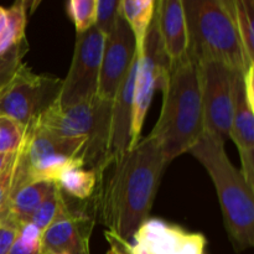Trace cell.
Masks as SVG:
<instances>
[{"label":"cell","instance_id":"obj_6","mask_svg":"<svg viewBox=\"0 0 254 254\" xmlns=\"http://www.w3.org/2000/svg\"><path fill=\"white\" fill-rule=\"evenodd\" d=\"M112 102L96 97L92 101L62 108L55 101L32 123L56 135L87 139L86 165L96 170L108 150Z\"/></svg>","mask_w":254,"mask_h":254},{"label":"cell","instance_id":"obj_27","mask_svg":"<svg viewBox=\"0 0 254 254\" xmlns=\"http://www.w3.org/2000/svg\"><path fill=\"white\" fill-rule=\"evenodd\" d=\"M16 156L17 151L16 154H15V158L12 159L11 163H10L9 165L5 166L2 170H0V206L4 203L7 195H9L10 190H11L15 170H16Z\"/></svg>","mask_w":254,"mask_h":254},{"label":"cell","instance_id":"obj_30","mask_svg":"<svg viewBox=\"0 0 254 254\" xmlns=\"http://www.w3.org/2000/svg\"><path fill=\"white\" fill-rule=\"evenodd\" d=\"M254 66H251L243 74V89H245L246 98L248 106L254 111Z\"/></svg>","mask_w":254,"mask_h":254},{"label":"cell","instance_id":"obj_22","mask_svg":"<svg viewBox=\"0 0 254 254\" xmlns=\"http://www.w3.org/2000/svg\"><path fill=\"white\" fill-rule=\"evenodd\" d=\"M77 35L84 34L94 26L96 22L97 0H71L66 5Z\"/></svg>","mask_w":254,"mask_h":254},{"label":"cell","instance_id":"obj_34","mask_svg":"<svg viewBox=\"0 0 254 254\" xmlns=\"http://www.w3.org/2000/svg\"><path fill=\"white\" fill-rule=\"evenodd\" d=\"M46 254H64V253H46Z\"/></svg>","mask_w":254,"mask_h":254},{"label":"cell","instance_id":"obj_26","mask_svg":"<svg viewBox=\"0 0 254 254\" xmlns=\"http://www.w3.org/2000/svg\"><path fill=\"white\" fill-rule=\"evenodd\" d=\"M119 12H121V0H97L94 27L104 36H107L113 29Z\"/></svg>","mask_w":254,"mask_h":254},{"label":"cell","instance_id":"obj_12","mask_svg":"<svg viewBox=\"0 0 254 254\" xmlns=\"http://www.w3.org/2000/svg\"><path fill=\"white\" fill-rule=\"evenodd\" d=\"M131 238V254H206L207 245L202 233L160 218H148Z\"/></svg>","mask_w":254,"mask_h":254},{"label":"cell","instance_id":"obj_3","mask_svg":"<svg viewBox=\"0 0 254 254\" xmlns=\"http://www.w3.org/2000/svg\"><path fill=\"white\" fill-rule=\"evenodd\" d=\"M189 154L210 175L223 216L226 232L236 252L254 246V190L248 186L241 170L228 159L225 140L203 133Z\"/></svg>","mask_w":254,"mask_h":254},{"label":"cell","instance_id":"obj_32","mask_svg":"<svg viewBox=\"0 0 254 254\" xmlns=\"http://www.w3.org/2000/svg\"><path fill=\"white\" fill-rule=\"evenodd\" d=\"M6 24H7V11L6 9L0 6V35H1V32L4 31Z\"/></svg>","mask_w":254,"mask_h":254},{"label":"cell","instance_id":"obj_15","mask_svg":"<svg viewBox=\"0 0 254 254\" xmlns=\"http://www.w3.org/2000/svg\"><path fill=\"white\" fill-rule=\"evenodd\" d=\"M155 20L164 52L170 64L188 54V27L183 0H160L155 5Z\"/></svg>","mask_w":254,"mask_h":254},{"label":"cell","instance_id":"obj_1","mask_svg":"<svg viewBox=\"0 0 254 254\" xmlns=\"http://www.w3.org/2000/svg\"><path fill=\"white\" fill-rule=\"evenodd\" d=\"M166 164L158 141L149 134L133 149L94 170V221L124 241L149 218Z\"/></svg>","mask_w":254,"mask_h":254},{"label":"cell","instance_id":"obj_25","mask_svg":"<svg viewBox=\"0 0 254 254\" xmlns=\"http://www.w3.org/2000/svg\"><path fill=\"white\" fill-rule=\"evenodd\" d=\"M26 39L19 45L14 46L6 51L5 54L0 55V86H6L11 81L15 72L19 69L24 62L22 59L27 52Z\"/></svg>","mask_w":254,"mask_h":254},{"label":"cell","instance_id":"obj_13","mask_svg":"<svg viewBox=\"0 0 254 254\" xmlns=\"http://www.w3.org/2000/svg\"><path fill=\"white\" fill-rule=\"evenodd\" d=\"M136 69H138V55L134 59L128 74L126 76L123 83L121 84L113 102H112L108 150H107L106 159L102 164L119 159L129 149L131 136V122H133V98Z\"/></svg>","mask_w":254,"mask_h":254},{"label":"cell","instance_id":"obj_33","mask_svg":"<svg viewBox=\"0 0 254 254\" xmlns=\"http://www.w3.org/2000/svg\"><path fill=\"white\" fill-rule=\"evenodd\" d=\"M5 87H6V86H0V92H1V91H2V89H4V88H5Z\"/></svg>","mask_w":254,"mask_h":254},{"label":"cell","instance_id":"obj_28","mask_svg":"<svg viewBox=\"0 0 254 254\" xmlns=\"http://www.w3.org/2000/svg\"><path fill=\"white\" fill-rule=\"evenodd\" d=\"M17 228L0 223V254H9L17 235Z\"/></svg>","mask_w":254,"mask_h":254},{"label":"cell","instance_id":"obj_4","mask_svg":"<svg viewBox=\"0 0 254 254\" xmlns=\"http://www.w3.org/2000/svg\"><path fill=\"white\" fill-rule=\"evenodd\" d=\"M188 54L197 62H218L238 73L250 68L236 22L235 0H185Z\"/></svg>","mask_w":254,"mask_h":254},{"label":"cell","instance_id":"obj_2","mask_svg":"<svg viewBox=\"0 0 254 254\" xmlns=\"http://www.w3.org/2000/svg\"><path fill=\"white\" fill-rule=\"evenodd\" d=\"M203 133L200 64L186 54L170 64L163 87L160 116L150 135L159 143L169 165L189 153Z\"/></svg>","mask_w":254,"mask_h":254},{"label":"cell","instance_id":"obj_9","mask_svg":"<svg viewBox=\"0 0 254 254\" xmlns=\"http://www.w3.org/2000/svg\"><path fill=\"white\" fill-rule=\"evenodd\" d=\"M104 37L94 26L77 35L71 66L66 78L62 79L57 99L60 107L76 106L97 97Z\"/></svg>","mask_w":254,"mask_h":254},{"label":"cell","instance_id":"obj_31","mask_svg":"<svg viewBox=\"0 0 254 254\" xmlns=\"http://www.w3.org/2000/svg\"><path fill=\"white\" fill-rule=\"evenodd\" d=\"M17 150H19V149H17ZM15 154H16V151L12 154H0V170H2L5 166L9 165V164L11 163L12 159L15 158Z\"/></svg>","mask_w":254,"mask_h":254},{"label":"cell","instance_id":"obj_17","mask_svg":"<svg viewBox=\"0 0 254 254\" xmlns=\"http://www.w3.org/2000/svg\"><path fill=\"white\" fill-rule=\"evenodd\" d=\"M156 2L153 0H121V11L134 40L136 55H141L150 25L155 15Z\"/></svg>","mask_w":254,"mask_h":254},{"label":"cell","instance_id":"obj_24","mask_svg":"<svg viewBox=\"0 0 254 254\" xmlns=\"http://www.w3.org/2000/svg\"><path fill=\"white\" fill-rule=\"evenodd\" d=\"M25 127L9 117L0 116V154H12L21 146Z\"/></svg>","mask_w":254,"mask_h":254},{"label":"cell","instance_id":"obj_29","mask_svg":"<svg viewBox=\"0 0 254 254\" xmlns=\"http://www.w3.org/2000/svg\"><path fill=\"white\" fill-rule=\"evenodd\" d=\"M104 237L107 238L108 243L111 245V250L107 254H131L130 253V243L128 241H124L122 238L117 237L113 233L106 231Z\"/></svg>","mask_w":254,"mask_h":254},{"label":"cell","instance_id":"obj_11","mask_svg":"<svg viewBox=\"0 0 254 254\" xmlns=\"http://www.w3.org/2000/svg\"><path fill=\"white\" fill-rule=\"evenodd\" d=\"M136 57L135 40L122 11L104 37L97 98L112 102Z\"/></svg>","mask_w":254,"mask_h":254},{"label":"cell","instance_id":"obj_16","mask_svg":"<svg viewBox=\"0 0 254 254\" xmlns=\"http://www.w3.org/2000/svg\"><path fill=\"white\" fill-rule=\"evenodd\" d=\"M248 106L243 89V76L240 77L236 94V108L233 114L230 139L236 144L241 158V173L248 186L254 190V114Z\"/></svg>","mask_w":254,"mask_h":254},{"label":"cell","instance_id":"obj_5","mask_svg":"<svg viewBox=\"0 0 254 254\" xmlns=\"http://www.w3.org/2000/svg\"><path fill=\"white\" fill-rule=\"evenodd\" d=\"M86 149L87 139L60 136L30 123L17 150L16 170L10 192L41 181L59 184L67 170L86 166Z\"/></svg>","mask_w":254,"mask_h":254},{"label":"cell","instance_id":"obj_10","mask_svg":"<svg viewBox=\"0 0 254 254\" xmlns=\"http://www.w3.org/2000/svg\"><path fill=\"white\" fill-rule=\"evenodd\" d=\"M170 62L164 52L156 26L155 15L150 25L143 52L138 56L135 86L133 98V122H131V136L129 149H133L140 140L141 130L146 113L150 107L154 92L163 89L168 76ZM128 149V150H129Z\"/></svg>","mask_w":254,"mask_h":254},{"label":"cell","instance_id":"obj_7","mask_svg":"<svg viewBox=\"0 0 254 254\" xmlns=\"http://www.w3.org/2000/svg\"><path fill=\"white\" fill-rule=\"evenodd\" d=\"M62 79L37 74L22 64L0 92V116L9 117L26 128L59 99Z\"/></svg>","mask_w":254,"mask_h":254},{"label":"cell","instance_id":"obj_14","mask_svg":"<svg viewBox=\"0 0 254 254\" xmlns=\"http://www.w3.org/2000/svg\"><path fill=\"white\" fill-rule=\"evenodd\" d=\"M96 221L82 211L60 218L42 233V254H91L89 238Z\"/></svg>","mask_w":254,"mask_h":254},{"label":"cell","instance_id":"obj_19","mask_svg":"<svg viewBox=\"0 0 254 254\" xmlns=\"http://www.w3.org/2000/svg\"><path fill=\"white\" fill-rule=\"evenodd\" d=\"M57 185L64 192L78 200H87L93 196L97 185L96 173L91 169L72 168L60 178Z\"/></svg>","mask_w":254,"mask_h":254},{"label":"cell","instance_id":"obj_20","mask_svg":"<svg viewBox=\"0 0 254 254\" xmlns=\"http://www.w3.org/2000/svg\"><path fill=\"white\" fill-rule=\"evenodd\" d=\"M7 11V24L0 35V55L5 54L25 40L27 14L26 2L17 1Z\"/></svg>","mask_w":254,"mask_h":254},{"label":"cell","instance_id":"obj_8","mask_svg":"<svg viewBox=\"0 0 254 254\" xmlns=\"http://www.w3.org/2000/svg\"><path fill=\"white\" fill-rule=\"evenodd\" d=\"M198 64L205 133L220 136L226 141L230 139L238 79L243 74L218 62Z\"/></svg>","mask_w":254,"mask_h":254},{"label":"cell","instance_id":"obj_18","mask_svg":"<svg viewBox=\"0 0 254 254\" xmlns=\"http://www.w3.org/2000/svg\"><path fill=\"white\" fill-rule=\"evenodd\" d=\"M72 212L73 211L67 205L64 191L57 184H55L51 192L45 198L44 202L39 206V208L32 213L29 222L32 223L36 228H39L40 232L44 233L52 223L59 221L60 218L71 215Z\"/></svg>","mask_w":254,"mask_h":254},{"label":"cell","instance_id":"obj_21","mask_svg":"<svg viewBox=\"0 0 254 254\" xmlns=\"http://www.w3.org/2000/svg\"><path fill=\"white\" fill-rule=\"evenodd\" d=\"M235 11L246 60L250 66H254V1L235 0Z\"/></svg>","mask_w":254,"mask_h":254},{"label":"cell","instance_id":"obj_23","mask_svg":"<svg viewBox=\"0 0 254 254\" xmlns=\"http://www.w3.org/2000/svg\"><path fill=\"white\" fill-rule=\"evenodd\" d=\"M42 233L32 223L20 226L9 254H42Z\"/></svg>","mask_w":254,"mask_h":254}]
</instances>
